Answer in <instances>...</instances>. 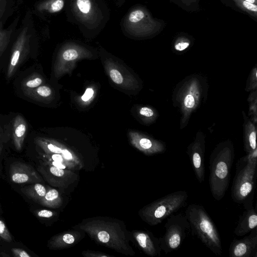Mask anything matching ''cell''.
I'll return each instance as SVG.
<instances>
[{
    "label": "cell",
    "instance_id": "obj_17",
    "mask_svg": "<svg viewBox=\"0 0 257 257\" xmlns=\"http://www.w3.org/2000/svg\"><path fill=\"white\" fill-rule=\"evenodd\" d=\"M105 67L111 80L116 84L127 89L133 88L134 83L126 80L123 74L119 71L117 66L110 59H106L105 61Z\"/></svg>",
    "mask_w": 257,
    "mask_h": 257
},
{
    "label": "cell",
    "instance_id": "obj_10",
    "mask_svg": "<svg viewBox=\"0 0 257 257\" xmlns=\"http://www.w3.org/2000/svg\"><path fill=\"white\" fill-rule=\"evenodd\" d=\"M29 36L27 35V28L23 29L16 40L8 65L7 76L12 77L27 55L29 48Z\"/></svg>",
    "mask_w": 257,
    "mask_h": 257
},
{
    "label": "cell",
    "instance_id": "obj_25",
    "mask_svg": "<svg viewBox=\"0 0 257 257\" xmlns=\"http://www.w3.org/2000/svg\"><path fill=\"white\" fill-rule=\"evenodd\" d=\"M0 237L7 242H11L13 240L12 236L8 228L2 220H0Z\"/></svg>",
    "mask_w": 257,
    "mask_h": 257
},
{
    "label": "cell",
    "instance_id": "obj_1",
    "mask_svg": "<svg viewBox=\"0 0 257 257\" xmlns=\"http://www.w3.org/2000/svg\"><path fill=\"white\" fill-rule=\"evenodd\" d=\"M65 12L67 20L88 39L100 34L110 18L107 0H67Z\"/></svg>",
    "mask_w": 257,
    "mask_h": 257
},
{
    "label": "cell",
    "instance_id": "obj_18",
    "mask_svg": "<svg viewBox=\"0 0 257 257\" xmlns=\"http://www.w3.org/2000/svg\"><path fill=\"white\" fill-rule=\"evenodd\" d=\"M67 0H44L38 6L39 11L48 14H58L65 11Z\"/></svg>",
    "mask_w": 257,
    "mask_h": 257
},
{
    "label": "cell",
    "instance_id": "obj_23",
    "mask_svg": "<svg viewBox=\"0 0 257 257\" xmlns=\"http://www.w3.org/2000/svg\"><path fill=\"white\" fill-rule=\"evenodd\" d=\"M12 33V30L4 29L0 22V57L8 45Z\"/></svg>",
    "mask_w": 257,
    "mask_h": 257
},
{
    "label": "cell",
    "instance_id": "obj_34",
    "mask_svg": "<svg viewBox=\"0 0 257 257\" xmlns=\"http://www.w3.org/2000/svg\"><path fill=\"white\" fill-rule=\"evenodd\" d=\"M63 241L68 244H71L74 241V238L70 234H65L63 236Z\"/></svg>",
    "mask_w": 257,
    "mask_h": 257
},
{
    "label": "cell",
    "instance_id": "obj_6",
    "mask_svg": "<svg viewBox=\"0 0 257 257\" xmlns=\"http://www.w3.org/2000/svg\"><path fill=\"white\" fill-rule=\"evenodd\" d=\"M188 198L185 191H175L163 196L150 205L146 217L152 225H157L184 207Z\"/></svg>",
    "mask_w": 257,
    "mask_h": 257
},
{
    "label": "cell",
    "instance_id": "obj_13",
    "mask_svg": "<svg viewBox=\"0 0 257 257\" xmlns=\"http://www.w3.org/2000/svg\"><path fill=\"white\" fill-rule=\"evenodd\" d=\"M243 206L245 210L240 216L233 231L238 236L245 235L257 226V213L253 202L245 204Z\"/></svg>",
    "mask_w": 257,
    "mask_h": 257
},
{
    "label": "cell",
    "instance_id": "obj_7",
    "mask_svg": "<svg viewBox=\"0 0 257 257\" xmlns=\"http://www.w3.org/2000/svg\"><path fill=\"white\" fill-rule=\"evenodd\" d=\"M164 227L165 232L159 240L161 250L167 254L180 247L190 227L185 214L179 213L168 217Z\"/></svg>",
    "mask_w": 257,
    "mask_h": 257
},
{
    "label": "cell",
    "instance_id": "obj_4",
    "mask_svg": "<svg viewBox=\"0 0 257 257\" xmlns=\"http://www.w3.org/2000/svg\"><path fill=\"white\" fill-rule=\"evenodd\" d=\"M120 26L122 33L130 38H147L157 33L161 23L148 10L140 5L132 7L122 18Z\"/></svg>",
    "mask_w": 257,
    "mask_h": 257
},
{
    "label": "cell",
    "instance_id": "obj_33",
    "mask_svg": "<svg viewBox=\"0 0 257 257\" xmlns=\"http://www.w3.org/2000/svg\"><path fill=\"white\" fill-rule=\"evenodd\" d=\"M37 214L40 217L49 218L52 216L53 212L50 210L43 209L38 211Z\"/></svg>",
    "mask_w": 257,
    "mask_h": 257
},
{
    "label": "cell",
    "instance_id": "obj_2",
    "mask_svg": "<svg viewBox=\"0 0 257 257\" xmlns=\"http://www.w3.org/2000/svg\"><path fill=\"white\" fill-rule=\"evenodd\" d=\"M234 158L233 148L229 143L218 145L210 155L209 185L216 201L221 200L228 189Z\"/></svg>",
    "mask_w": 257,
    "mask_h": 257
},
{
    "label": "cell",
    "instance_id": "obj_40",
    "mask_svg": "<svg viewBox=\"0 0 257 257\" xmlns=\"http://www.w3.org/2000/svg\"><path fill=\"white\" fill-rule=\"evenodd\" d=\"M0 136H1V132H0Z\"/></svg>",
    "mask_w": 257,
    "mask_h": 257
},
{
    "label": "cell",
    "instance_id": "obj_31",
    "mask_svg": "<svg viewBox=\"0 0 257 257\" xmlns=\"http://www.w3.org/2000/svg\"><path fill=\"white\" fill-rule=\"evenodd\" d=\"M98 238L100 241L103 243L108 242L109 240V235L105 231H99L98 233Z\"/></svg>",
    "mask_w": 257,
    "mask_h": 257
},
{
    "label": "cell",
    "instance_id": "obj_15",
    "mask_svg": "<svg viewBox=\"0 0 257 257\" xmlns=\"http://www.w3.org/2000/svg\"><path fill=\"white\" fill-rule=\"evenodd\" d=\"M137 240L140 246L145 249L149 254L152 256L161 255V247L159 238H157L148 234L141 232L136 237Z\"/></svg>",
    "mask_w": 257,
    "mask_h": 257
},
{
    "label": "cell",
    "instance_id": "obj_27",
    "mask_svg": "<svg viewBox=\"0 0 257 257\" xmlns=\"http://www.w3.org/2000/svg\"><path fill=\"white\" fill-rule=\"evenodd\" d=\"M184 104L188 109H192L195 105V100L194 96L190 94H187L184 98Z\"/></svg>",
    "mask_w": 257,
    "mask_h": 257
},
{
    "label": "cell",
    "instance_id": "obj_26",
    "mask_svg": "<svg viewBox=\"0 0 257 257\" xmlns=\"http://www.w3.org/2000/svg\"><path fill=\"white\" fill-rule=\"evenodd\" d=\"M190 45L189 41L185 38H180L175 43V49L178 51H182Z\"/></svg>",
    "mask_w": 257,
    "mask_h": 257
},
{
    "label": "cell",
    "instance_id": "obj_8",
    "mask_svg": "<svg viewBox=\"0 0 257 257\" xmlns=\"http://www.w3.org/2000/svg\"><path fill=\"white\" fill-rule=\"evenodd\" d=\"M93 56L91 49L75 41L65 42L60 47L54 67L55 74L59 76L64 72L66 66L74 64L81 59L90 58Z\"/></svg>",
    "mask_w": 257,
    "mask_h": 257
},
{
    "label": "cell",
    "instance_id": "obj_39",
    "mask_svg": "<svg viewBox=\"0 0 257 257\" xmlns=\"http://www.w3.org/2000/svg\"><path fill=\"white\" fill-rule=\"evenodd\" d=\"M246 1L249 2L250 3H253L256 4V0H245Z\"/></svg>",
    "mask_w": 257,
    "mask_h": 257
},
{
    "label": "cell",
    "instance_id": "obj_37",
    "mask_svg": "<svg viewBox=\"0 0 257 257\" xmlns=\"http://www.w3.org/2000/svg\"><path fill=\"white\" fill-rule=\"evenodd\" d=\"M52 165L56 167H58L60 169H64L65 168V166L63 165L61 162L53 161L52 162Z\"/></svg>",
    "mask_w": 257,
    "mask_h": 257
},
{
    "label": "cell",
    "instance_id": "obj_11",
    "mask_svg": "<svg viewBox=\"0 0 257 257\" xmlns=\"http://www.w3.org/2000/svg\"><path fill=\"white\" fill-rule=\"evenodd\" d=\"M187 153L196 178L200 183L205 179L204 146L202 140H197L191 145Z\"/></svg>",
    "mask_w": 257,
    "mask_h": 257
},
{
    "label": "cell",
    "instance_id": "obj_35",
    "mask_svg": "<svg viewBox=\"0 0 257 257\" xmlns=\"http://www.w3.org/2000/svg\"><path fill=\"white\" fill-rule=\"evenodd\" d=\"M62 153L65 159L67 160H71L72 159L71 154L67 150H62Z\"/></svg>",
    "mask_w": 257,
    "mask_h": 257
},
{
    "label": "cell",
    "instance_id": "obj_5",
    "mask_svg": "<svg viewBox=\"0 0 257 257\" xmlns=\"http://www.w3.org/2000/svg\"><path fill=\"white\" fill-rule=\"evenodd\" d=\"M256 176L257 161H247L244 157L238 160L231 189L234 202L243 205L253 202Z\"/></svg>",
    "mask_w": 257,
    "mask_h": 257
},
{
    "label": "cell",
    "instance_id": "obj_29",
    "mask_svg": "<svg viewBox=\"0 0 257 257\" xmlns=\"http://www.w3.org/2000/svg\"><path fill=\"white\" fill-rule=\"evenodd\" d=\"M140 113L144 116L149 117L154 115V111L150 108L143 107L140 110Z\"/></svg>",
    "mask_w": 257,
    "mask_h": 257
},
{
    "label": "cell",
    "instance_id": "obj_38",
    "mask_svg": "<svg viewBox=\"0 0 257 257\" xmlns=\"http://www.w3.org/2000/svg\"><path fill=\"white\" fill-rule=\"evenodd\" d=\"M127 0H116L115 5L117 8H120L123 6Z\"/></svg>",
    "mask_w": 257,
    "mask_h": 257
},
{
    "label": "cell",
    "instance_id": "obj_9",
    "mask_svg": "<svg viewBox=\"0 0 257 257\" xmlns=\"http://www.w3.org/2000/svg\"><path fill=\"white\" fill-rule=\"evenodd\" d=\"M241 239L234 238L229 248L230 257H257V229Z\"/></svg>",
    "mask_w": 257,
    "mask_h": 257
},
{
    "label": "cell",
    "instance_id": "obj_16",
    "mask_svg": "<svg viewBox=\"0 0 257 257\" xmlns=\"http://www.w3.org/2000/svg\"><path fill=\"white\" fill-rule=\"evenodd\" d=\"M131 136H133L134 141L137 142L138 146L148 153H162L166 150L165 145L160 142L144 137L136 133L131 134Z\"/></svg>",
    "mask_w": 257,
    "mask_h": 257
},
{
    "label": "cell",
    "instance_id": "obj_14",
    "mask_svg": "<svg viewBox=\"0 0 257 257\" xmlns=\"http://www.w3.org/2000/svg\"><path fill=\"white\" fill-rule=\"evenodd\" d=\"M28 130L27 123L23 116L17 115L14 118L13 125V139L16 149L20 151Z\"/></svg>",
    "mask_w": 257,
    "mask_h": 257
},
{
    "label": "cell",
    "instance_id": "obj_36",
    "mask_svg": "<svg viewBox=\"0 0 257 257\" xmlns=\"http://www.w3.org/2000/svg\"><path fill=\"white\" fill-rule=\"evenodd\" d=\"M51 158L54 161L59 162L61 163L63 161V158L61 155H59V154H53Z\"/></svg>",
    "mask_w": 257,
    "mask_h": 257
},
{
    "label": "cell",
    "instance_id": "obj_12",
    "mask_svg": "<svg viewBox=\"0 0 257 257\" xmlns=\"http://www.w3.org/2000/svg\"><path fill=\"white\" fill-rule=\"evenodd\" d=\"M11 181L17 184L35 183L40 178L34 169L30 165L22 162H14L10 168Z\"/></svg>",
    "mask_w": 257,
    "mask_h": 257
},
{
    "label": "cell",
    "instance_id": "obj_21",
    "mask_svg": "<svg viewBox=\"0 0 257 257\" xmlns=\"http://www.w3.org/2000/svg\"><path fill=\"white\" fill-rule=\"evenodd\" d=\"M44 80L38 74H33L26 78L22 82L23 90L32 89L43 85Z\"/></svg>",
    "mask_w": 257,
    "mask_h": 257
},
{
    "label": "cell",
    "instance_id": "obj_19",
    "mask_svg": "<svg viewBox=\"0 0 257 257\" xmlns=\"http://www.w3.org/2000/svg\"><path fill=\"white\" fill-rule=\"evenodd\" d=\"M23 91L27 96L39 101L49 100L52 98L53 94L52 89L48 86L44 85Z\"/></svg>",
    "mask_w": 257,
    "mask_h": 257
},
{
    "label": "cell",
    "instance_id": "obj_3",
    "mask_svg": "<svg viewBox=\"0 0 257 257\" xmlns=\"http://www.w3.org/2000/svg\"><path fill=\"white\" fill-rule=\"evenodd\" d=\"M192 233L216 255L222 253L221 239L214 222L204 207L200 204H191L185 211Z\"/></svg>",
    "mask_w": 257,
    "mask_h": 257
},
{
    "label": "cell",
    "instance_id": "obj_28",
    "mask_svg": "<svg viewBox=\"0 0 257 257\" xmlns=\"http://www.w3.org/2000/svg\"><path fill=\"white\" fill-rule=\"evenodd\" d=\"M12 253L14 256L16 257H31V255L29 254L26 251L19 248H13L12 249Z\"/></svg>",
    "mask_w": 257,
    "mask_h": 257
},
{
    "label": "cell",
    "instance_id": "obj_32",
    "mask_svg": "<svg viewBox=\"0 0 257 257\" xmlns=\"http://www.w3.org/2000/svg\"><path fill=\"white\" fill-rule=\"evenodd\" d=\"M94 94V90L91 88H88L86 89L85 93L81 97L83 101H87L89 100Z\"/></svg>",
    "mask_w": 257,
    "mask_h": 257
},
{
    "label": "cell",
    "instance_id": "obj_30",
    "mask_svg": "<svg viewBox=\"0 0 257 257\" xmlns=\"http://www.w3.org/2000/svg\"><path fill=\"white\" fill-rule=\"evenodd\" d=\"M49 171L52 174L57 177L62 176L64 173L62 169L59 168L54 166L50 167Z\"/></svg>",
    "mask_w": 257,
    "mask_h": 257
},
{
    "label": "cell",
    "instance_id": "obj_20",
    "mask_svg": "<svg viewBox=\"0 0 257 257\" xmlns=\"http://www.w3.org/2000/svg\"><path fill=\"white\" fill-rule=\"evenodd\" d=\"M21 191L29 198L37 202L41 199L46 193L44 186L38 183L25 187Z\"/></svg>",
    "mask_w": 257,
    "mask_h": 257
},
{
    "label": "cell",
    "instance_id": "obj_22",
    "mask_svg": "<svg viewBox=\"0 0 257 257\" xmlns=\"http://www.w3.org/2000/svg\"><path fill=\"white\" fill-rule=\"evenodd\" d=\"M236 5L241 9L256 17L257 15L256 5L245 0H233Z\"/></svg>",
    "mask_w": 257,
    "mask_h": 257
},
{
    "label": "cell",
    "instance_id": "obj_24",
    "mask_svg": "<svg viewBox=\"0 0 257 257\" xmlns=\"http://www.w3.org/2000/svg\"><path fill=\"white\" fill-rule=\"evenodd\" d=\"M59 193L56 189H52L46 192L45 195L38 202L45 205H50L52 202L58 198Z\"/></svg>",
    "mask_w": 257,
    "mask_h": 257
}]
</instances>
